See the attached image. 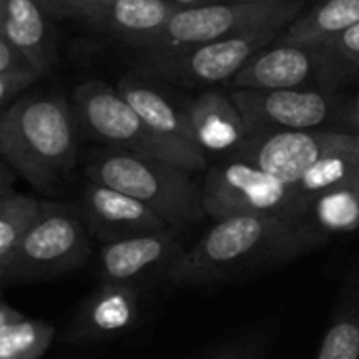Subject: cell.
I'll list each match as a JSON object with an SVG mask.
<instances>
[{"instance_id": "obj_1", "label": "cell", "mask_w": 359, "mask_h": 359, "mask_svg": "<svg viewBox=\"0 0 359 359\" xmlns=\"http://www.w3.org/2000/svg\"><path fill=\"white\" fill-rule=\"evenodd\" d=\"M326 244L305 219L244 215L215 221L166 273L175 286L238 282L292 263Z\"/></svg>"}, {"instance_id": "obj_2", "label": "cell", "mask_w": 359, "mask_h": 359, "mask_svg": "<svg viewBox=\"0 0 359 359\" xmlns=\"http://www.w3.org/2000/svg\"><path fill=\"white\" fill-rule=\"evenodd\" d=\"M72 107L57 97H17L0 111V158L40 191H55L78 158Z\"/></svg>"}, {"instance_id": "obj_3", "label": "cell", "mask_w": 359, "mask_h": 359, "mask_svg": "<svg viewBox=\"0 0 359 359\" xmlns=\"http://www.w3.org/2000/svg\"><path fill=\"white\" fill-rule=\"evenodd\" d=\"M84 172L88 181L139 200L175 229L198 223L206 217L202 208V191L191 179V172L168 162L105 147L90 154Z\"/></svg>"}, {"instance_id": "obj_4", "label": "cell", "mask_w": 359, "mask_h": 359, "mask_svg": "<svg viewBox=\"0 0 359 359\" xmlns=\"http://www.w3.org/2000/svg\"><path fill=\"white\" fill-rule=\"evenodd\" d=\"M305 8L303 0L286 2H215L194 8H179L166 25L141 48L143 53H170L223 38L244 36L263 29H284Z\"/></svg>"}, {"instance_id": "obj_5", "label": "cell", "mask_w": 359, "mask_h": 359, "mask_svg": "<svg viewBox=\"0 0 359 359\" xmlns=\"http://www.w3.org/2000/svg\"><path fill=\"white\" fill-rule=\"evenodd\" d=\"M74 120L88 133V137L114 149H124L168 162L187 172H202L206 166L181 154L160 137H156L135 107L124 99L118 86L105 82H84L74 90Z\"/></svg>"}, {"instance_id": "obj_6", "label": "cell", "mask_w": 359, "mask_h": 359, "mask_svg": "<svg viewBox=\"0 0 359 359\" xmlns=\"http://www.w3.org/2000/svg\"><path fill=\"white\" fill-rule=\"evenodd\" d=\"M90 257V231L78 210L40 202L21 236L2 280L23 282L61 276L82 267Z\"/></svg>"}, {"instance_id": "obj_7", "label": "cell", "mask_w": 359, "mask_h": 359, "mask_svg": "<svg viewBox=\"0 0 359 359\" xmlns=\"http://www.w3.org/2000/svg\"><path fill=\"white\" fill-rule=\"evenodd\" d=\"M200 191L204 215L212 221L244 215L307 221V202L294 187L238 158L208 166Z\"/></svg>"}, {"instance_id": "obj_8", "label": "cell", "mask_w": 359, "mask_h": 359, "mask_svg": "<svg viewBox=\"0 0 359 359\" xmlns=\"http://www.w3.org/2000/svg\"><path fill=\"white\" fill-rule=\"evenodd\" d=\"M282 29H263L170 53H145V69L181 86L231 82L246 61L278 40Z\"/></svg>"}, {"instance_id": "obj_9", "label": "cell", "mask_w": 359, "mask_h": 359, "mask_svg": "<svg viewBox=\"0 0 359 359\" xmlns=\"http://www.w3.org/2000/svg\"><path fill=\"white\" fill-rule=\"evenodd\" d=\"M351 65L320 46L276 40L252 55L231 80L233 88H313L345 78ZM353 69V67H351Z\"/></svg>"}, {"instance_id": "obj_10", "label": "cell", "mask_w": 359, "mask_h": 359, "mask_svg": "<svg viewBox=\"0 0 359 359\" xmlns=\"http://www.w3.org/2000/svg\"><path fill=\"white\" fill-rule=\"evenodd\" d=\"M358 135V133H355ZM339 130H278L248 135L227 158L255 164L286 185H294L320 158L355 139Z\"/></svg>"}, {"instance_id": "obj_11", "label": "cell", "mask_w": 359, "mask_h": 359, "mask_svg": "<svg viewBox=\"0 0 359 359\" xmlns=\"http://www.w3.org/2000/svg\"><path fill=\"white\" fill-rule=\"evenodd\" d=\"M248 135L278 130H311L326 122L337 99L320 88H233L229 93Z\"/></svg>"}, {"instance_id": "obj_12", "label": "cell", "mask_w": 359, "mask_h": 359, "mask_svg": "<svg viewBox=\"0 0 359 359\" xmlns=\"http://www.w3.org/2000/svg\"><path fill=\"white\" fill-rule=\"evenodd\" d=\"M185 250L175 227L105 242L99 250V276L101 282L139 286L149 278L166 276Z\"/></svg>"}, {"instance_id": "obj_13", "label": "cell", "mask_w": 359, "mask_h": 359, "mask_svg": "<svg viewBox=\"0 0 359 359\" xmlns=\"http://www.w3.org/2000/svg\"><path fill=\"white\" fill-rule=\"evenodd\" d=\"M78 212L90 236L99 238L103 244L170 227L139 200L93 181L82 189Z\"/></svg>"}, {"instance_id": "obj_14", "label": "cell", "mask_w": 359, "mask_h": 359, "mask_svg": "<svg viewBox=\"0 0 359 359\" xmlns=\"http://www.w3.org/2000/svg\"><path fill=\"white\" fill-rule=\"evenodd\" d=\"M116 86L156 137L208 168V156L198 147L187 114L181 111L166 95L135 76H124Z\"/></svg>"}, {"instance_id": "obj_15", "label": "cell", "mask_w": 359, "mask_h": 359, "mask_svg": "<svg viewBox=\"0 0 359 359\" xmlns=\"http://www.w3.org/2000/svg\"><path fill=\"white\" fill-rule=\"evenodd\" d=\"M139 320V286L101 282L82 303L69 341H103L128 332Z\"/></svg>"}, {"instance_id": "obj_16", "label": "cell", "mask_w": 359, "mask_h": 359, "mask_svg": "<svg viewBox=\"0 0 359 359\" xmlns=\"http://www.w3.org/2000/svg\"><path fill=\"white\" fill-rule=\"evenodd\" d=\"M175 11L166 0H86L80 17L141 50Z\"/></svg>"}, {"instance_id": "obj_17", "label": "cell", "mask_w": 359, "mask_h": 359, "mask_svg": "<svg viewBox=\"0 0 359 359\" xmlns=\"http://www.w3.org/2000/svg\"><path fill=\"white\" fill-rule=\"evenodd\" d=\"M185 114L202 151L229 156L248 137L242 111L229 95L219 90H206L196 97L187 105Z\"/></svg>"}, {"instance_id": "obj_18", "label": "cell", "mask_w": 359, "mask_h": 359, "mask_svg": "<svg viewBox=\"0 0 359 359\" xmlns=\"http://www.w3.org/2000/svg\"><path fill=\"white\" fill-rule=\"evenodd\" d=\"M46 13L34 0H6L0 34L29 63L36 74H44L53 61L50 29Z\"/></svg>"}, {"instance_id": "obj_19", "label": "cell", "mask_w": 359, "mask_h": 359, "mask_svg": "<svg viewBox=\"0 0 359 359\" xmlns=\"http://www.w3.org/2000/svg\"><path fill=\"white\" fill-rule=\"evenodd\" d=\"M359 21V0H324L301 13L278 36L280 42L326 48L337 36Z\"/></svg>"}, {"instance_id": "obj_20", "label": "cell", "mask_w": 359, "mask_h": 359, "mask_svg": "<svg viewBox=\"0 0 359 359\" xmlns=\"http://www.w3.org/2000/svg\"><path fill=\"white\" fill-rule=\"evenodd\" d=\"M316 359H359V259L345 276L334 316Z\"/></svg>"}, {"instance_id": "obj_21", "label": "cell", "mask_w": 359, "mask_h": 359, "mask_svg": "<svg viewBox=\"0 0 359 359\" xmlns=\"http://www.w3.org/2000/svg\"><path fill=\"white\" fill-rule=\"evenodd\" d=\"M359 170V149H358V135L351 143L332 149L324 158H320L292 187L294 191L307 202L320 196L322 191H328L332 187L351 183Z\"/></svg>"}, {"instance_id": "obj_22", "label": "cell", "mask_w": 359, "mask_h": 359, "mask_svg": "<svg viewBox=\"0 0 359 359\" xmlns=\"http://www.w3.org/2000/svg\"><path fill=\"white\" fill-rule=\"evenodd\" d=\"M307 221L326 238L359 229V196L351 183L311 198L307 206Z\"/></svg>"}, {"instance_id": "obj_23", "label": "cell", "mask_w": 359, "mask_h": 359, "mask_svg": "<svg viewBox=\"0 0 359 359\" xmlns=\"http://www.w3.org/2000/svg\"><path fill=\"white\" fill-rule=\"evenodd\" d=\"M53 324L21 318L0 332V359H40L53 345Z\"/></svg>"}, {"instance_id": "obj_24", "label": "cell", "mask_w": 359, "mask_h": 359, "mask_svg": "<svg viewBox=\"0 0 359 359\" xmlns=\"http://www.w3.org/2000/svg\"><path fill=\"white\" fill-rule=\"evenodd\" d=\"M38 208L40 202L34 200L32 196L13 191L0 198V280L21 236L25 233L27 225L36 217Z\"/></svg>"}, {"instance_id": "obj_25", "label": "cell", "mask_w": 359, "mask_h": 359, "mask_svg": "<svg viewBox=\"0 0 359 359\" xmlns=\"http://www.w3.org/2000/svg\"><path fill=\"white\" fill-rule=\"evenodd\" d=\"M38 78L40 76L36 72H2L0 74V111L8 107Z\"/></svg>"}, {"instance_id": "obj_26", "label": "cell", "mask_w": 359, "mask_h": 359, "mask_svg": "<svg viewBox=\"0 0 359 359\" xmlns=\"http://www.w3.org/2000/svg\"><path fill=\"white\" fill-rule=\"evenodd\" d=\"M326 48L347 61L353 69H359V21L345 29L341 36H337Z\"/></svg>"}, {"instance_id": "obj_27", "label": "cell", "mask_w": 359, "mask_h": 359, "mask_svg": "<svg viewBox=\"0 0 359 359\" xmlns=\"http://www.w3.org/2000/svg\"><path fill=\"white\" fill-rule=\"evenodd\" d=\"M2 72H34L29 63L6 42V38L0 34V74ZM40 76V74H38Z\"/></svg>"}, {"instance_id": "obj_28", "label": "cell", "mask_w": 359, "mask_h": 359, "mask_svg": "<svg viewBox=\"0 0 359 359\" xmlns=\"http://www.w3.org/2000/svg\"><path fill=\"white\" fill-rule=\"evenodd\" d=\"M44 8L46 15L55 17H80L84 0H34Z\"/></svg>"}, {"instance_id": "obj_29", "label": "cell", "mask_w": 359, "mask_h": 359, "mask_svg": "<svg viewBox=\"0 0 359 359\" xmlns=\"http://www.w3.org/2000/svg\"><path fill=\"white\" fill-rule=\"evenodd\" d=\"M215 359H259V345L257 343H246V345L223 351L221 355H217Z\"/></svg>"}, {"instance_id": "obj_30", "label": "cell", "mask_w": 359, "mask_h": 359, "mask_svg": "<svg viewBox=\"0 0 359 359\" xmlns=\"http://www.w3.org/2000/svg\"><path fill=\"white\" fill-rule=\"evenodd\" d=\"M21 318H23V313H21V311H17V309L8 307V305H4V303H0V332H2L6 326H11V324L19 322Z\"/></svg>"}, {"instance_id": "obj_31", "label": "cell", "mask_w": 359, "mask_h": 359, "mask_svg": "<svg viewBox=\"0 0 359 359\" xmlns=\"http://www.w3.org/2000/svg\"><path fill=\"white\" fill-rule=\"evenodd\" d=\"M4 164L6 162L0 158V198L13 194V189H11V177H8V170L4 168Z\"/></svg>"}, {"instance_id": "obj_32", "label": "cell", "mask_w": 359, "mask_h": 359, "mask_svg": "<svg viewBox=\"0 0 359 359\" xmlns=\"http://www.w3.org/2000/svg\"><path fill=\"white\" fill-rule=\"evenodd\" d=\"M177 8H194V6H204V4H215V2H223V0H166Z\"/></svg>"}, {"instance_id": "obj_33", "label": "cell", "mask_w": 359, "mask_h": 359, "mask_svg": "<svg viewBox=\"0 0 359 359\" xmlns=\"http://www.w3.org/2000/svg\"><path fill=\"white\" fill-rule=\"evenodd\" d=\"M229 2H255V4H263V2H286V0H229Z\"/></svg>"}, {"instance_id": "obj_34", "label": "cell", "mask_w": 359, "mask_h": 359, "mask_svg": "<svg viewBox=\"0 0 359 359\" xmlns=\"http://www.w3.org/2000/svg\"><path fill=\"white\" fill-rule=\"evenodd\" d=\"M351 187L355 189V194H358V196H359V170H358V172H355V177L351 179Z\"/></svg>"}, {"instance_id": "obj_35", "label": "cell", "mask_w": 359, "mask_h": 359, "mask_svg": "<svg viewBox=\"0 0 359 359\" xmlns=\"http://www.w3.org/2000/svg\"><path fill=\"white\" fill-rule=\"evenodd\" d=\"M4 8H6V0H0V21H2V15H4Z\"/></svg>"}, {"instance_id": "obj_36", "label": "cell", "mask_w": 359, "mask_h": 359, "mask_svg": "<svg viewBox=\"0 0 359 359\" xmlns=\"http://www.w3.org/2000/svg\"><path fill=\"white\" fill-rule=\"evenodd\" d=\"M358 128H359V103H358ZM358 135H359V130H358Z\"/></svg>"}, {"instance_id": "obj_37", "label": "cell", "mask_w": 359, "mask_h": 359, "mask_svg": "<svg viewBox=\"0 0 359 359\" xmlns=\"http://www.w3.org/2000/svg\"><path fill=\"white\" fill-rule=\"evenodd\" d=\"M358 149H359V135H358Z\"/></svg>"}]
</instances>
